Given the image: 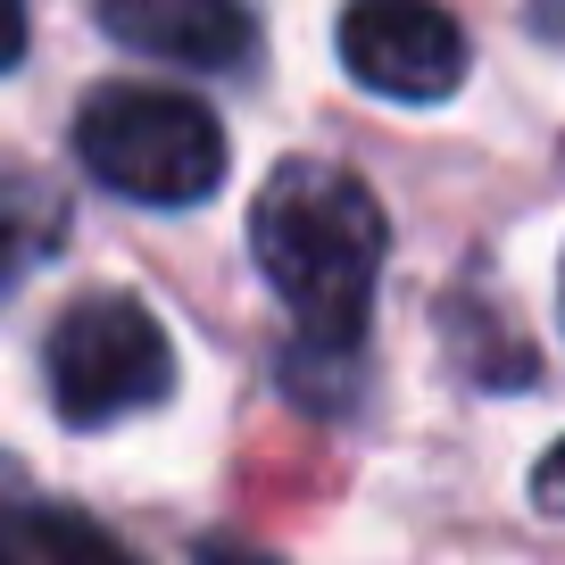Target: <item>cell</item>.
I'll return each mask as SVG.
<instances>
[{
  "mask_svg": "<svg viewBox=\"0 0 565 565\" xmlns=\"http://www.w3.org/2000/svg\"><path fill=\"white\" fill-rule=\"evenodd\" d=\"M383 200L324 159H291L266 175L258 209H249V249L258 275L275 282V300L291 308L300 341L317 350H358L374 308V275H383Z\"/></svg>",
  "mask_w": 565,
  "mask_h": 565,
  "instance_id": "cell-1",
  "label": "cell"
},
{
  "mask_svg": "<svg viewBox=\"0 0 565 565\" xmlns=\"http://www.w3.org/2000/svg\"><path fill=\"white\" fill-rule=\"evenodd\" d=\"M75 159L108 183L117 200L141 209H200L225 183L233 141L216 125V108H200L192 92L159 84H100L75 117Z\"/></svg>",
  "mask_w": 565,
  "mask_h": 565,
  "instance_id": "cell-2",
  "label": "cell"
},
{
  "mask_svg": "<svg viewBox=\"0 0 565 565\" xmlns=\"http://www.w3.org/2000/svg\"><path fill=\"white\" fill-rule=\"evenodd\" d=\"M42 374H51L58 424L100 433V424L141 416V407H159L167 391H175V341H167V324L150 317L141 300H125V291H92V300H75L67 317L51 324V341H42Z\"/></svg>",
  "mask_w": 565,
  "mask_h": 565,
  "instance_id": "cell-3",
  "label": "cell"
},
{
  "mask_svg": "<svg viewBox=\"0 0 565 565\" xmlns=\"http://www.w3.org/2000/svg\"><path fill=\"white\" fill-rule=\"evenodd\" d=\"M333 42H341L350 84L407 108H433L466 84V34L441 0H350Z\"/></svg>",
  "mask_w": 565,
  "mask_h": 565,
  "instance_id": "cell-4",
  "label": "cell"
},
{
  "mask_svg": "<svg viewBox=\"0 0 565 565\" xmlns=\"http://www.w3.org/2000/svg\"><path fill=\"white\" fill-rule=\"evenodd\" d=\"M92 18L108 25V42L167 67H249L258 51V9L249 0H92Z\"/></svg>",
  "mask_w": 565,
  "mask_h": 565,
  "instance_id": "cell-5",
  "label": "cell"
},
{
  "mask_svg": "<svg viewBox=\"0 0 565 565\" xmlns=\"http://www.w3.org/2000/svg\"><path fill=\"white\" fill-rule=\"evenodd\" d=\"M0 565H134L108 524L58 508V499H34L18 482V466H0Z\"/></svg>",
  "mask_w": 565,
  "mask_h": 565,
  "instance_id": "cell-6",
  "label": "cell"
},
{
  "mask_svg": "<svg viewBox=\"0 0 565 565\" xmlns=\"http://www.w3.org/2000/svg\"><path fill=\"white\" fill-rule=\"evenodd\" d=\"M532 499H541V508H548V515H565V441H557V449H548V458H541V466H532Z\"/></svg>",
  "mask_w": 565,
  "mask_h": 565,
  "instance_id": "cell-7",
  "label": "cell"
},
{
  "mask_svg": "<svg viewBox=\"0 0 565 565\" xmlns=\"http://www.w3.org/2000/svg\"><path fill=\"white\" fill-rule=\"evenodd\" d=\"M25 58V0H0V75Z\"/></svg>",
  "mask_w": 565,
  "mask_h": 565,
  "instance_id": "cell-8",
  "label": "cell"
},
{
  "mask_svg": "<svg viewBox=\"0 0 565 565\" xmlns=\"http://www.w3.org/2000/svg\"><path fill=\"white\" fill-rule=\"evenodd\" d=\"M18 266H25V233H18V225H0V291L18 282Z\"/></svg>",
  "mask_w": 565,
  "mask_h": 565,
  "instance_id": "cell-9",
  "label": "cell"
},
{
  "mask_svg": "<svg viewBox=\"0 0 565 565\" xmlns=\"http://www.w3.org/2000/svg\"><path fill=\"white\" fill-rule=\"evenodd\" d=\"M557 300H565V275H557Z\"/></svg>",
  "mask_w": 565,
  "mask_h": 565,
  "instance_id": "cell-10",
  "label": "cell"
}]
</instances>
